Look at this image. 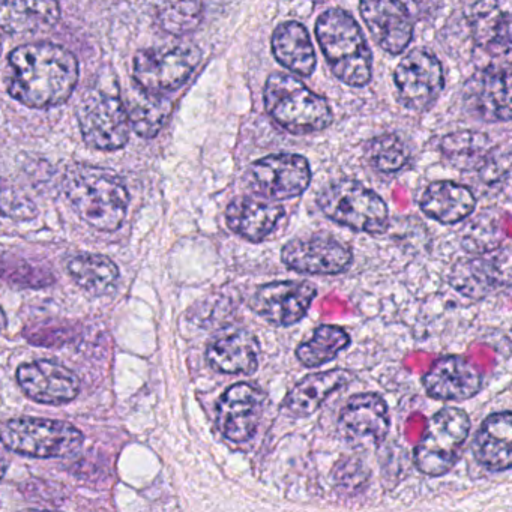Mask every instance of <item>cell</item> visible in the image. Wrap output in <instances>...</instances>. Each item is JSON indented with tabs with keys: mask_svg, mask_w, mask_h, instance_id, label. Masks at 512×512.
I'll use <instances>...</instances> for the list:
<instances>
[{
	"mask_svg": "<svg viewBox=\"0 0 512 512\" xmlns=\"http://www.w3.org/2000/svg\"><path fill=\"white\" fill-rule=\"evenodd\" d=\"M10 94L32 109L65 103L79 82L73 53L56 44H26L10 55Z\"/></svg>",
	"mask_w": 512,
	"mask_h": 512,
	"instance_id": "obj_1",
	"label": "cell"
},
{
	"mask_svg": "<svg viewBox=\"0 0 512 512\" xmlns=\"http://www.w3.org/2000/svg\"><path fill=\"white\" fill-rule=\"evenodd\" d=\"M64 188L74 211L89 226L101 232H115L121 227L130 196L115 172L76 164L68 169Z\"/></svg>",
	"mask_w": 512,
	"mask_h": 512,
	"instance_id": "obj_2",
	"label": "cell"
},
{
	"mask_svg": "<svg viewBox=\"0 0 512 512\" xmlns=\"http://www.w3.org/2000/svg\"><path fill=\"white\" fill-rule=\"evenodd\" d=\"M317 40L335 76L350 86L371 79V52L358 23L343 10H329L316 26Z\"/></svg>",
	"mask_w": 512,
	"mask_h": 512,
	"instance_id": "obj_3",
	"label": "cell"
},
{
	"mask_svg": "<svg viewBox=\"0 0 512 512\" xmlns=\"http://www.w3.org/2000/svg\"><path fill=\"white\" fill-rule=\"evenodd\" d=\"M265 106L275 122L293 134L316 133L325 130L332 121L325 98L287 74L269 77L265 86Z\"/></svg>",
	"mask_w": 512,
	"mask_h": 512,
	"instance_id": "obj_4",
	"label": "cell"
},
{
	"mask_svg": "<svg viewBox=\"0 0 512 512\" xmlns=\"http://www.w3.org/2000/svg\"><path fill=\"white\" fill-rule=\"evenodd\" d=\"M83 140L100 151H118L130 139L131 124L118 86H94L77 112Z\"/></svg>",
	"mask_w": 512,
	"mask_h": 512,
	"instance_id": "obj_5",
	"label": "cell"
},
{
	"mask_svg": "<svg viewBox=\"0 0 512 512\" xmlns=\"http://www.w3.org/2000/svg\"><path fill=\"white\" fill-rule=\"evenodd\" d=\"M0 442L28 457L59 458L74 454L82 446L83 434L70 422L17 418L0 425Z\"/></svg>",
	"mask_w": 512,
	"mask_h": 512,
	"instance_id": "obj_6",
	"label": "cell"
},
{
	"mask_svg": "<svg viewBox=\"0 0 512 512\" xmlns=\"http://www.w3.org/2000/svg\"><path fill=\"white\" fill-rule=\"evenodd\" d=\"M329 220L358 232L380 235L388 229V208L382 197L355 181L328 185L317 197Z\"/></svg>",
	"mask_w": 512,
	"mask_h": 512,
	"instance_id": "obj_7",
	"label": "cell"
},
{
	"mask_svg": "<svg viewBox=\"0 0 512 512\" xmlns=\"http://www.w3.org/2000/svg\"><path fill=\"white\" fill-rule=\"evenodd\" d=\"M470 433L464 410L445 407L428 421L427 430L415 449V464L428 476H442L452 469Z\"/></svg>",
	"mask_w": 512,
	"mask_h": 512,
	"instance_id": "obj_8",
	"label": "cell"
},
{
	"mask_svg": "<svg viewBox=\"0 0 512 512\" xmlns=\"http://www.w3.org/2000/svg\"><path fill=\"white\" fill-rule=\"evenodd\" d=\"M200 58L202 53L193 44L140 50L134 56V82L157 94L175 91L190 79Z\"/></svg>",
	"mask_w": 512,
	"mask_h": 512,
	"instance_id": "obj_9",
	"label": "cell"
},
{
	"mask_svg": "<svg viewBox=\"0 0 512 512\" xmlns=\"http://www.w3.org/2000/svg\"><path fill=\"white\" fill-rule=\"evenodd\" d=\"M311 181L310 166L301 155H269L248 170V184L254 193L268 200H289L301 196Z\"/></svg>",
	"mask_w": 512,
	"mask_h": 512,
	"instance_id": "obj_10",
	"label": "cell"
},
{
	"mask_svg": "<svg viewBox=\"0 0 512 512\" xmlns=\"http://www.w3.org/2000/svg\"><path fill=\"white\" fill-rule=\"evenodd\" d=\"M287 268L301 274L334 275L349 269L353 253L347 245L326 235L296 238L287 242L281 251Z\"/></svg>",
	"mask_w": 512,
	"mask_h": 512,
	"instance_id": "obj_11",
	"label": "cell"
},
{
	"mask_svg": "<svg viewBox=\"0 0 512 512\" xmlns=\"http://www.w3.org/2000/svg\"><path fill=\"white\" fill-rule=\"evenodd\" d=\"M395 85L404 106L427 110L443 89V73L439 59L427 50L409 53L395 70Z\"/></svg>",
	"mask_w": 512,
	"mask_h": 512,
	"instance_id": "obj_12",
	"label": "cell"
},
{
	"mask_svg": "<svg viewBox=\"0 0 512 512\" xmlns=\"http://www.w3.org/2000/svg\"><path fill=\"white\" fill-rule=\"evenodd\" d=\"M316 295L308 281H277L257 289L253 310L272 325H295L307 316Z\"/></svg>",
	"mask_w": 512,
	"mask_h": 512,
	"instance_id": "obj_13",
	"label": "cell"
},
{
	"mask_svg": "<svg viewBox=\"0 0 512 512\" xmlns=\"http://www.w3.org/2000/svg\"><path fill=\"white\" fill-rule=\"evenodd\" d=\"M263 406L265 395L256 386L236 383L218 401V428L232 442H247L259 427Z\"/></svg>",
	"mask_w": 512,
	"mask_h": 512,
	"instance_id": "obj_14",
	"label": "cell"
},
{
	"mask_svg": "<svg viewBox=\"0 0 512 512\" xmlns=\"http://www.w3.org/2000/svg\"><path fill=\"white\" fill-rule=\"evenodd\" d=\"M338 428L353 445H380L389 428L385 400L377 394L353 395L341 410Z\"/></svg>",
	"mask_w": 512,
	"mask_h": 512,
	"instance_id": "obj_15",
	"label": "cell"
},
{
	"mask_svg": "<svg viewBox=\"0 0 512 512\" xmlns=\"http://www.w3.org/2000/svg\"><path fill=\"white\" fill-rule=\"evenodd\" d=\"M17 382L29 398L44 404L70 403L80 392L79 377L53 361H32L20 365Z\"/></svg>",
	"mask_w": 512,
	"mask_h": 512,
	"instance_id": "obj_16",
	"label": "cell"
},
{
	"mask_svg": "<svg viewBox=\"0 0 512 512\" xmlns=\"http://www.w3.org/2000/svg\"><path fill=\"white\" fill-rule=\"evenodd\" d=\"M464 104L476 118L487 122L511 119V79L502 68H485L464 86Z\"/></svg>",
	"mask_w": 512,
	"mask_h": 512,
	"instance_id": "obj_17",
	"label": "cell"
},
{
	"mask_svg": "<svg viewBox=\"0 0 512 512\" xmlns=\"http://www.w3.org/2000/svg\"><path fill=\"white\" fill-rule=\"evenodd\" d=\"M361 14L385 52L400 55L412 41V20L401 0H361Z\"/></svg>",
	"mask_w": 512,
	"mask_h": 512,
	"instance_id": "obj_18",
	"label": "cell"
},
{
	"mask_svg": "<svg viewBox=\"0 0 512 512\" xmlns=\"http://www.w3.org/2000/svg\"><path fill=\"white\" fill-rule=\"evenodd\" d=\"M481 385L478 368L460 356L439 359L424 377L428 395L443 401L469 400L478 394Z\"/></svg>",
	"mask_w": 512,
	"mask_h": 512,
	"instance_id": "obj_19",
	"label": "cell"
},
{
	"mask_svg": "<svg viewBox=\"0 0 512 512\" xmlns=\"http://www.w3.org/2000/svg\"><path fill=\"white\" fill-rule=\"evenodd\" d=\"M470 22L473 38L485 52L497 56L511 52V0H479Z\"/></svg>",
	"mask_w": 512,
	"mask_h": 512,
	"instance_id": "obj_20",
	"label": "cell"
},
{
	"mask_svg": "<svg viewBox=\"0 0 512 512\" xmlns=\"http://www.w3.org/2000/svg\"><path fill=\"white\" fill-rule=\"evenodd\" d=\"M355 379L350 371L329 370L314 373L302 379L289 392L281 404V412L292 418H305L313 415L323 401L343 386L349 385Z\"/></svg>",
	"mask_w": 512,
	"mask_h": 512,
	"instance_id": "obj_21",
	"label": "cell"
},
{
	"mask_svg": "<svg viewBox=\"0 0 512 512\" xmlns=\"http://www.w3.org/2000/svg\"><path fill=\"white\" fill-rule=\"evenodd\" d=\"M512 415L509 410L494 413L482 422L473 454L479 464L491 472H505L512 463Z\"/></svg>",
	"mask_w": 512,
	"mask_h": 512,
	"instance_id": "obj_22",
	"label": "cell"
},
{
	"mask_svg": "<svg viewBox=\"0 0 512 512\" xmlns=\"http://www.w3.org/2000/svg\"><path fill=\"white\" fill-rule=\"evenodd\" d=\"M506 251V250H505ZM502 251L487 254L479 259L464 260L452 272V284L470 298H482L493 287L509 283V254Z\"/></svg>",
	"mask_w": 512,
	"mask_h": 512,
	"instance_id": "obj_23",
	"label": "cell"
},
{
	"mask_svg": "<svg viewBox=\"0 0 512 512\" xmlns=\"http://www.w3.org/2000/svg\"><path fill=\"white\" fill-rule=\"evenodd\" d=\"M59 19L58 0H0V34H32L52 28Z\"/></svg>",
	"mask_w": 512,
	"mask_h": 512,
	"instance_id": "obj_24",
	"label": "cell"
},
{
	"mask_svg": "<svg viewBox=\"0 0 512 512\" xmlns=\"http://www.w3.org/2000/svg\"><path fill=\"white\" fill-rule=\"evenodd\" d=\"M283 206L253 197H238L227 206L230 230L251 242H260L272 233L283 218Z\"/></svg>",
	"mask_w": 512,
	"mask_h": 512,
	"instance_id": "obj_25",
	"label": "cell"
},
{
	"mask_svg": "<svg viewBox=\"0 0 512 512\" xmlns=\"http://www.w3.org/2000/svg\"><path fill=\"white\" fill-rule=\"evenodd\" d=\"M260 344L248 331H235L215 340L206 359L214 370L224 374H253L259 367Z\"/></svg>",
	"mask_w": 512,
	"mask_h": 512,
	"instance_id": "obj_26",
	"label": "cell"
},
{
	"mask_svg": "<svg viewBox=\"0 0 512 512\" xmlns=\"http://www.w3.org/2000/svg\"><path fill=\"white\" fill-rule=\"evenodd\" d=\"M475 206V196L469 188L449 181L428 185L421 199L424 214L442 224L460 223Z\"/></svg>",
	"mask_w": 512,
	"mask_h": 512,
	"instance_id": "obj_27",
	"label": "cell"
},
{
	"mask_svg": "<svg viewBox=\"0 0 512 512\" xmlns=\"http://www.w3.org/2000/svg\"><path fill=\"white\" fill-rule=\"evenodd\" d=\"M272 52L287 70L301 76H311L316 68V53L301 23L287 22L278 26L272 35Z\"/></svg>",
	"mask_w": 512,
	"mask_h": 512,
	"instance_id": "obj_28",
	"label": "cell"
},
{
	"mask_svg": "<svg viewBox=\"0 0 512 512\" xmlns=\"http://www.w3.org/2000/svg\"><path fill=\"white\" fill-rule=\"evenodd\" d=\"M71 278L94 296L109 295L119 280V269L113 260L101 254L83 253L68 262Z\"/></svg>",
	"mask_w": 512,
	"mask_h": 512,
	"instance_id": "obj_29",
	"label": "cell"
},
{
	"mask_svg": "<svg viewBox=\"0 0 512 512\" xmlns=\"http://www.w3.org/2000/svg\"><path fill=\"white\" fill-rule=\"evenodd\" d=\"M127 112L134 131L149 139L157 136L166 125L172 113V103L166 95L145 91L136 85L133 97L128 100Z\"/></svg>",
	"mask_w": 512,
	"mask_h": 512,
	"instance_id": "obj_30",
	"label": "cell"
},
{
	"mask_svg": "<svg viewBox=\"0 0 512 512\" xmlns=\"http://www.w3.org/2000/svg\"><path fill=\"white\" fill-rule=\"evenodd\" d=\"M349 344V334L343 328L323 325L314 331L310 341H305L298 347L296 356L305 367H319V365L332 361Z\"/></svg>",
	"mask_w": 512,
	"mask_h": 512,
	"instance_id": "obj_31",
	"label": "cell"
},
{
	"mask_svg": "<svg viewBox=\"0 0 512 512\" xmlns=\"http://www.w3.org/2000/svg\"><path fill=\"white\" fill-rule=\"evenodd\" d=\"M440 148L455 166L463 169H478L487 163L491 155L490 139L472 131L449 134L442 140Z\"/></svg>",
	"mask_w": 512,
	"mask_h": 512,
	"instance_id": "obj_32",
	"label": "cell"
},
{
	"mask_svg": "<svg viewBox=\"0 0 512 512\" xmlns=\"http://www.w3.org/2000/svg\"><path fill=\"white\" fill-rule=\"evenodd\" d=\"M202 19L203 0H161L158 4V25L175 37L196 31Z\"/></svg>",
	"mask_w": 512,
	"mask_h": 512,
	"instance_id": "obj_33",
	"label": "cell"
},
{
	"mask_svg": "<svg viewBox=\"0 0 512 512\" xmlns=\"http://www.w3.org/2000/svg\"><path fill=\"white\" fill-rule=\"evenodd\" d=\"M0 280L11 286L38 289L52 284L53 275L16 254L0 253Z\"/></svg>",
	"mask_w": 512,
	"mask_h": 512,
	"instance_id": "obj_34",
	"label": "cell"
},
{
	"mask_svg": "<svg viewBox=\"0 0 512 512\" xmlns=\"http://www.w3.org/2000/svg\"><path fill=\"white\" fill-rule=\"evenodd\" d=\"M368 158L377 170L394 173L407 163V151L403 142L395 136L377 137L367 149Z\"/></svg>",
	"mask_w": 512,
	"mask_h": 512,
	"instance_id": "obj_35",
	"label": "cell"
},
{
	"mask_svg": "<svg viewBox=\"0 0 512 512\" xmlns=\"http://www.w3.org/2000/svg\"><path fill=\"white\" fill-rule=\"evenodd\" d=\"M25 337L35 346H64L73 337V329L58 323H35L25 329Z\"/></svg>",
	"mask_w": 512,
	"mask_h": 512,
	"instance_id": "obj_36",
	"label": "cell"
},
{
	"mask_svg": "<svg viewBox=\"0 0 512 512\" xmlns=\"http://www.w3.org/2000/svg\"><path fill=\"white\" fill-rule=\"evenodd\" d=\"M8 463L5 458L0 457V479L4 478L5 473H7Z\"/></svg>",
	"mask_w": 512,
	"mask_h": 512,
	"instance_id": "obj_37",
	"label": "cell"
},
{
	"mask_svg": "<svg viewBox=\"0 0 512 512\" xmlns=\"http://www.w3.org/2000/svg\"><path fill=\"white\" fill-rule=\"evenodd\" d=\"M7 328V316H5L4 310L0 307V331H4Z\"/></svg>",
	"mask_w": 512,
	"mask_h": 512,
	"instance_id": "obj_38",
	"label": "cell"
}]
</instances>
